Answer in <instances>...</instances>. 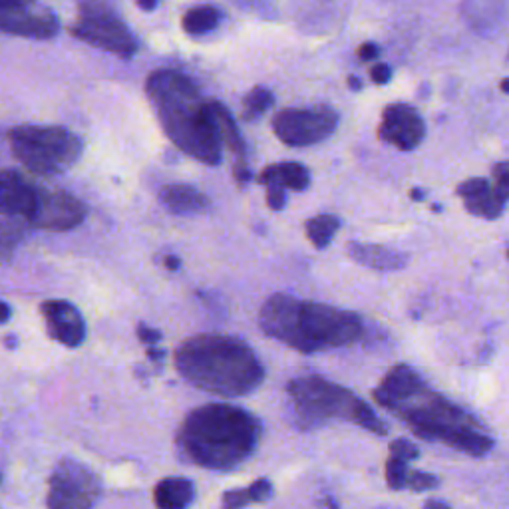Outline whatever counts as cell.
Instances as JSON below:
<instances>
[{
  "label": "cell",
  "mask_w": 509,
  "mask_h": 509,
  "mask_svg": "<svg viewBox=\"0 0 509 509\" xmlns=\"http://www.w3.org/2000/svg\"><path fill=\"white\" fill-rule=\"evenodd\" d=\"M211 110H213L217 128H219L221 141L237 155V163H245V160H243L245 158V141L241 138L239 130L235 126V120L231 118L229 110L221 102H211Z\"/></svg>",
  "instance_id": "ffe728a7"
},
{
  "label": "cell",
  "mask_w": 509,
  "mask_h": 509,
  "mask_svg": "<svg viewBox=\"0 0 509 509\" xmlns=\"http://www.w3.org/2000/svg\"><path fill=\"white\" fill-rule=\"evenodd\" d=\"M267 203H269L270 209L280 211L285 207L287 203V195H285V190L279 187V185H267Z\"/></svg>",
  "instance_id": "f546056e"
},
{
  "label": "cell",
  "mask_w": 509,
  "mask_h": 509,
  "mask_svg": "<svg viewBox=\"0 0 509 509\" xmlns=\"http://www.w3.org/2000/svg\"><path fill=\"white\" fill-rule=\"evenodd\" d=\"M138 6L141 11H153L158 6V2H138Z\"/></svg>",
  "instance_id": "74e56055"
},
{
  "label": "cell",
  "mask_w": 509,
  "mask_h": 509,
  "mask_svg": "<svg viewBox=\"0 0 509 509\" xmlns=\"http://www.w3.org/2000/svg\"><path fill=\"white\" fill-rule=\"evenodd\" d=\"M42 314L46 319V327L54 340L68 349H76L84 342L86 324L80 310L66 300H46L42 302Z\"/></svg>",
  "instance_id": "9a60e30c"
},
{
  "label": "cell",
  "mask_w": 509,
  "mask_h": 509,
  "mask_svg": "<svg viewBox=\"0 0 509 509\" xmlns=\"http://www.w3.org/2000/svg\"><path fill=\"white\" fill-rule=\"evenodd\" d=\"M72 34L86 44L114 52L120 58H131L138 52V40L130 26L108 4L84 2L78 9V18Z\"/></svg>",
  "instance_id": "ba28073f"
},
{
  "label": "cell",
  "mask_w": 509,
  "mask_h": 509,
  "mask_svg": "<svg viewBox=\"0 0 509 509\" xmlns=\"http://www.w3.org/2000/svg\"><path fill=\"white\" fill-rule=\"evenodd\" d=\"M426 136V126L420 114L406 104H392L382 114L378 138L398 150L410 151L418 148Z\"/></svg>",
  "instance_id": "4fadbf2b"
},
{
  "label": "cell",
  "mask_w": 509,
  "mask_h": 509,
  "mask_svg": "<svg viewBox=\"0 0 509 509\" xmlns=\"http://www.w3.org/2000/svg\"><path fill=\"white\" fill-rule=\"evenodd\" d=\"M408 464L406 461H400L396 458H390L386 464V479H388L390 488L392 489H402L408 486Z\"/></svg>",
  "instance_id": "d4e9b609"
},
{
  "label": "cell",
  "mask_w": 509,
  "mask_h": 509,
  "mask_svg": "<svg viewBox=\"0 0 509 509\" xmlns=\"http://www.w3.org/2000/svg\"><path fill=\"white\" fill-rule=\"evenodd\" d=\"M160 199L173 215H197L209 207V199L201 191L183 183L165 185L160 191Z\"/></svg>",
  "instance_id": "e0dca14e"
},
{
  "label": "cell",
  "mask_w": 509,
  "mask_h": 509,
  "mask_svg": "<svg viewBox=\"0 0 509 509\" xmlns=\"http://www.w3.org/2000/svg\"><path fill=\"white\" fill-rule=\"evenodd\" d=\"M359 56H360V60H374L376 56H378V46L376 44H370V42H366V44H362L359 48Z\"/></svg>",
  "instance_id": "836d02e7"
},
{
  "label": "cell",
  "mask_w": 509,
  "mask_h": 509,
  "mask_svg": "<svg viewBox=\"0 0 509 509\" xmlns=\"http://www.w3.org/2000/svg\"><path fill=\"white\" fill-rule=\"evenodd\" d=\"M60 22L50 9L32 6L26 2H0V32L34 40L54 38Z\"/></svg>",
  "instance_id": "8fae6325"
},
{
  "label": "cell",
  "mask_w": 509,
  "mask_h": 509,
  "mask_svg": "<svg viewBox=\"0 0 509 509\" xmlns=\"http://www.w3.org/2000/svg\"><path fill=\"white\" fill-rule=\"evenodd\" d=\"M88 209L80 199L66 191H40L36 209L31 215L32 227L44 231H70L86 219Z\"/></svg>",
  "instance_id": "7c38bea8"
},
{
  "label": "cell",
  "mask_w": 509,
  "mask_h": 509,
  "mask_svg": "<svg viewBox=\"0 0 509 509\" xmlns=\"http://www.w3.org/2000/svg\"><path fill=\"white\" fill-rule=\"evenodd\" d=\"M412 432L429 442H444L469 456H483L493 448V439L481 432L476 420L424 384L410 398L392 410Z\"/></svg>",
  "instance_id": "5b68a950"
},
{
  "label": "cell",
  "mask_w": 509,
  "mask_h": 509,
  "mask_svg": "<svg viewBox=\"0 0 509 509\" xmlns=\"http://www.w3.org/2000/svg\"><path fill=\"white\" fill-rule=\"evenodd\" d=\"M424 509H449L444 501H438V499H429L428 503L424 505Z\"/></svg>",
  "instance_id": "8d00e7d4"
},
{
  "label": "cell",
  "mask_w": 509,
  "mask_h": 509,
  "mask_svg": "<svg viewBox=\"0 0 509 509\" xmlns=\"http://www.w3.org/2000/svg\"><path fill=\"white\" fill-rule=\"evenodd\" d=\"M305 229H307V237L317 249H327L332 237L336 235V231L340 229V219L334 215H319L307 221Z\"/></svg>",
  "instance_id": "7402d4cb"
},
{
  "label": "cell",
  "mask_w": 509,
  "mask_h": 509,
  "mask_svg": "<svg viewBox=\"0 0 509 509\" xmlns=\"http://www.w3.org/2000/svg\"><path fill=\"white\" fill-rule=\"evenodd\" d=\"M138 332H140V340L141 342H146V344H153V342H158V340L161 339L160 330L148 329V327H143V324L138 329Z\"/></svg>",
  "instance_id": "d6a6232c"
},
{
  "label": "cell",
  "mask_w": 509,
  "mask_h": 509,
  "mask_svg": "<svg viewBox=\"0 0 509 509\" xmlns=\"http://www.w3.org/2000/svg\"><path fill=\"white\" fill-rule=\"evenodd\" d=\"M436 483H438V479L434 478V476H429V474H422V471H410L408 476V486L412 489H432L436 488Z\"/></svg>",
  "instance_id": "f1b7e54d"
},
{
  "label": "cell",
  "mask_w": 509,
  "mask_h": 509,
  "mask_svg": "<svg viewBox=\"0 0 509 509\" xmlns=\"http://www.w3.org/2000/svg\"><path fill=\"white\" fill-rule=\"evenodd\" d=\"M501 90L505 92V94H509V78H505V80H501Z\"/></svg>",
  "instance_id": "b9f144b4"
},
{
  "label": "cell",
  "mask_w": 509,
  "mask_h": 509,
  "mask_svg": "<svg viewBox=\"0 0 509 509\" xmlns=\"http://www.w3.org/2000/svg\"><path fill=\"white\" fill-rule=\"evenodd\" d=\"M259 324L270 339L299 352H319L354 344L362 336V319L349 310L307 302L279 292L265 300Z\"/></svg>",
  "instance_id": "3957f363"
},
{
  "label": "cell",
  "mask_w": 509,
  "mask_h": 509,
  "mask_svg": "<svg viewBox=\"0 0 509 509\" xmlns=\"http://www.w3.org/2000/svg\"><path fill=\"white\" fill-rule=\"evenodd\" d=\"M261 424L249 412L229 404H205L181 424L177 444L201 468L233 469L255 451Z\"/></svg>",
  "instance_id": "277c9868"
},
{
  "label": "cell",
  "mask_w": 509,
  "mask_h": 509,
  "mask_svg": "<svg viewBox=\"0 0 509 509\" xmlns=\"http://www.w3.org/2000/svg\"><path fill=\"white\" fill-rule=\"evenodd\" d=\"M175 366L195 388L223 398L251 394L265 378V368L253 349L223 334L183 340L175 350Z\"/></svg>",
  "instance_id": "7a4b0ae2"
},
{
  "label": "cell",
  "mask_w": 509,
  "mask_h": 509,
  "mask_svg": "<svg viewBox=\"0 0 509 509\" xmlns=\"http://www.w3.org/2000/svg\"><path fill=\"white\" fill-rule=\"evenodd\" d=\"M195 489L190 479L168 478L155 486L153 499L160 509H187L193 501Z\"/></svg>",
  "instance_id": "d6986e66"
},
{
  "label": "cell",
  "mask_w": 509,
  "mask_h": 509,
  "mask_svg": "<svg viewBox=\"0 0 509 509\" xmlns=\"http://www.w3.org/2000/svg\"><path fill=\"white\" fill-rule=\"evenodd\" d=\"M34 183L14 170L0 171V215L31 219L40 197Z\"/></svg>",
  "instance_id": "5bb4252c"
},
{
  "label": "cell",
  "mask_w": 509,
  "mask_h": 509,
  "mask_svg": "<svg viewBox=\"0 0 509 509\" xmlns=\"http://www.w3.org/2000/svg\"><path fill=\"white\" fill-rule=\"evenodd\" d=\"M349 255L362 267L376 270H400L410 263L406 253L380 247V245H366V243H349Z\"/></svg>",
  "instance_id": "2e32d148"
},
{
  "label": "cell",
  "mask_w": 509,
  "mask_h": 509,
  "mask_svg": "<svg viewBox=\"0 0 509 509\" xmlns=\"http://www.w3.org/2000/svg\"><path fill=\"white\" fill-rule=\"evenodd\" d=\"M100 498L98 476L74 459H62L52 471L48 508L94 509Z\"/></svg>",
  "instance_id": "30bf717a"
},
{
  "label": "cell",
  "mask_w": 509,
  "mask_h": 509,
  "mask_svg": "<svg viewBox=\"0 0 509 509\" xmlns=\"http://www.w3.org/2000/svg\"><path fill=\"white\" fill-rule=\"evenodd\" d=\"M24 229L21 227L18 221H0V247L11 249L16 245V241L21 239Z\"/></svg>",
  "instance_id": "484cf974"
},
{
  "label": "cell",
  "mask_w": 509,
  "mask_h": 509,
  "mask_svg": "<svg viewBox=\"0 0 509 509\" xmlns=\"http://www.w3.org/2000/svg\"><path fill=\"white\" fill-rule=\"evenodd\" d=\"M491 175H493V180L489 181L491 193L501 205H505L509 201V163H498Z\"/></svg>",
  "instance_id": "cb8c5ba5"
},
{
  "label": "cell",
  "mask_w": 509,
  "mask_h": 509,
  "mask_svg": "<svg viewBox=\"0 0 509 509\" xmlns=\"http://www.w3.org/2000/svg\"><path fill=\"white\" fill-rule=\"evenodd\" d=\"M390 454H392L390 458H396L408 464L410 459L418 458V448L414 444H410L408 439H394L390 444Z\"/></svg>",
  "instance_id": "4316f807"
},
{
  "label": "cell",
  "mask_w": 509,
  "mask_h": 509,
  "mask_svg": "<svg viewBox=\"0 0 509 509\" xmlns=\"http://www.w3.org/2000/svg\"><path fill=\"white\" fill-rule=\"evenodd\" d=\"M233 173H235V177H237V181H241V183H247V181L251 180V171L249 168H247V163H235Z\"/></svg>",
  "instance_id": "e575fe53"
},
{
  "label": "cell",
  "mask_w": 509,
  "mask_h": 509,
  "mask_svg": "<svg viewBox=\"0 0 509 509\" xmlns=\"http://www.w3.org/2000/svg\"><path fill=\"white\" fill-rule=\"evenodd\" d=\"M261 185H279L283 190L305 191L310 183V173L305 165L295 161L275 163L261 171L257 177Z\"/></svg>",
  "instance_id": "ac0fdd59"
},
{
  "label": "cell",
  "mask_w": 509,
  "mask_h": 509,
  "mask_svg": "<svg viewBox=\"0 0 509 509\" xmlns=\"http://www.w3.org/2000/svg\"><path fill=\"white\" fill-rule=\"evenodd\" d=\"M146 94L165 136L183 153L207 165L221 163L223 141L211 102L203 100L193 80L181 72L155 70L146 82Z\"/></svg>",
  "instance_id": "6da1fadb"
},
{
  "label": "cell",
  "mask_w": 509,
  "mask_h": 509,
  "mask_svg": "<svg viewBox=\"0 0 509 509\" xmlns=\"http://www.w3.org/2000/svg\"><path fill=\"white\" fill-rule=\"evenodd\" d=\"M422 197H424V193H420V190H414V191H412V199L420 201V199H422Z\"/></svg>",
  "instance_id": "60d3db41"
},
{
  "label": "cell",
  "mask_w": 509,
  "mask_h": 509,
  "mask_svg": "<svg viewBox=\"0 0 509 509\" xmlns=\"http://www.w3.org/2000/svg\"><path fill=\"white\" fill-rule=\"evenodd\" d=\"M339 126V114L330 108H287L275 114L273 131L283 143L292 148L314 146L327 140Z\"/></svg>",
  "instance_id": "9c48e42d"
},
{
  "label": "cell",
  "mask_w": 509,
  "mask_h": 509,
  "mask_svg": "<svg viewBox=\"0 0 509 509\" xmlns=\"http://www.w3.org/2000/svg\"><path fill=\"white\" fill-rule=\"evenodd\" d=\"M275 104V96L273 92L257 86L245 96L243 102V120L247 121H257L261 116H265V111H269V108Z\"/></svg>",
  "instance_id": "603a6c76"
},
{
  "label": "cell",
  "mask_w": 509,
  "mask_h": 509,
  "mask_svg": "<svg viewBox=\"0 0 509 509\" xmlns=\"http://www.w3.org/2000/svg\"><path fill=\"white\" fill-rule=\"evenodd\" d=\"M270 493H273V486H270V481H267V479H259V481H255V483L247 489L249 501H267V499L270 498Z\"/></svg>",
  "instance_id": "83f0119b"
},
{
  "label": "cell",
  "mask_w": 509,
  "mask_h": 509,
  "mask_svg": "<svg viewBox=\"0 0 509 509\" xmlns=\"http://www.w3.org/2000/svg\"><path fill=\"white\" fill-rule=\"evenodd\" d=\"M165 265H168V267H170L171 270H175L177 267H180V261L175 259V257H170V259L165 261Z\"/></svg>",
  "instance_id": "f35d334b"
},
{
  "label": "cell",
  "mask_w": 509,
  "mask_h": 509,
  "mask_svg": "<svg viewBox=\"0 0 509 509\" xmlns=\"http://www.w3.org/2000/svg\"><path fill=\"white\" fill-rule=\"evenodd\" d=\"M221 22V12L215 6L203 4L195 6L185 12L183 16V28L190 34H205V32L215 31Z\"/></svg>",
  "instance_id": "44dd1931"
},
{
  "label": "cell",
  "mask_w": 509,
  "mask_h": 509,
  "mask_svg": "<svg viewBox=\"0 0 509 509\" xmlns=\"http://www.w3.org/2000/svg\"><path fill=\"white\" fill-rule=\"evenodd\" d=\"M287 392L305 426H314L329 418H342L354 422L378 436H386V426L374 414V410L364 400L354 396L350 390L342 388L330 380L320 376L290 380Z\"/></svg>",
  "instance_id": "8992f818"
},
{
  "label": "cell",
  "mask_w": 509,
  "mask_h": 509,
  "mask_svg": "<svg viewBox=\"0 0 509 509\" xmlns=\"http://www.w3.org/2000/svg\"><path fill=\"white\" fill-rule=\"evenodd\" d=\"M350 88H352V90H360V88H362V84H360V82H356V78L352 76V78H350Z\"/></svg>",
  "instance_id": "ab89813d"
},
{
  "label": "cell",
  "mask_w": 509,
  "mask_h": 509,
  "mask_svg": "<svg viewBox=\"0 0 509 509\" xmlns=\"http://www.w3.org/2000/svg\"><path fill=\"white\" fill-rule=\"evenodd\" d=\"M11 150L36 175H60L82 155V140L58 126H18L9 133Z\"/></svg>",
  "instance_id": "52a82bcc"
},
{
  "label": "cell",
  "mask_w": 509,
  "mask_h": 509,
  "mask_svg": "<svg viewBox=\"0 0 509 509\" xmlns=\"http://www.w3.org/2000/svg\"><path fill=\"white\" fill-rule=\"evenodd\" d=\"M245 503H249L247 498V489H241V491H231L225 496V509H239Z\"/></svg>",
  "instance_id": "4dcf8cb0"
},
{
  "label": "cell",
  "mask_w": 509,
  "mask_h": 509,
  "mask_svg": "<svg viewBox=\"0 0 509 509\" xmlns=\"http://www.w3.org/2000/svg\"><path fill=\"white\" fill-rule=\"evenodd\" d=\"M11 314H12L11 307H9L6 302H0V324L11 319Z\"/></svg>",
  "instance_id": "d590c367"
},
{
  "label": "cell",
  "mask_w": 509,
  "mask_h": 509,
  "mask_svg": "<svg viewBox=\"0 0 509 509\" xmlns=\"http://www.w3.org/2000/svg\"><path fill=\"white\" fill-rule=\"evenodd\" d=\"M390 76H392V70H390V66L386 64H376L372 70H370V78L376 82V84H386L390 80Z\"/></svg>",
  "instance_id": "1f68e13d"
}]
</instances>
